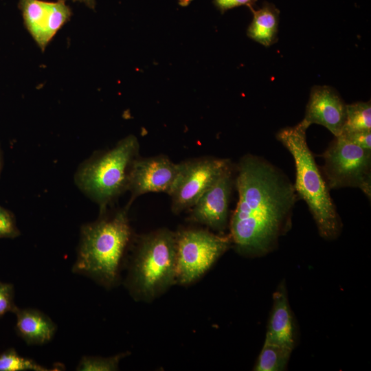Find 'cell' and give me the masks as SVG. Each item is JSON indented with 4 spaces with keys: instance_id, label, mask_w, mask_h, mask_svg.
I'll use <instances>...</instances> for the list:
<instances>
[{
    "instance_id": "cell-21",
    "label": "cell",
    "mask_w": 371,
    "mask_h": 371,
    "mask_svg": "<svg viewBox=\"0 0 371 371\" xmlns=\"http://www.w3.org/2000/svg\"><path fill=\"white\" fill-rule=\"evenodd\" d=\"M17 308L14 302L12 285L0 282V317L8 312L14 313Z\"/></svg>"
},
{
    "instance_id": "cell-1",
    "label": "cell",
    "mask_w": 371,
    "mask_h": 371,
    "mask_svg": "<svg viewBox=\"0 0 371 371\" xmlns=\"http://www.w3.org/2000/svg\"><path fill=\"white\" fill-rule=\"evenodd\" d=\"M238 199L229 221L232 247L247 258L273 251L292 225L293 184L265 159L247 154L235 166Z\"/></svg>"
},
{
    "instance_id": "cell-10",
    "label": "cell",
    "mask_w": 371,
    "mask_h": 371,
    "mask_svg": "<svg viewBox=\"0 0 371 371\" xmlns=\"http://www.w3.org/2000/svg\"><path fill=\"white\" fill-rule=\"evenodd\" d=\"M181 168L164 155L150 157H138L135 161L128 191L131 193V203L140 195L149 192L169 194Z\"/></svg>"
},
{
    "instance_id": "cell-7",
    "label": "cell",
    "mask_w": 371,
    "mask_h": 371,
    "mask_svg": "<svg viewBox=\"0 0 371 371\" xmlns=\"http://www.w3.org/2000/svg\"><path fill=\"white\" fill-rule=\"evenodd\" d=\"M323 177L329 189H360L371 198V151L335 137L323 153Z\"/></svg>"
},
{
    "instance_id": "cell-25",
    "label": "cell",
    "mask_w": 371,
    "mask_h": 371,
    "mask_svg": "<svg viewBox=\"0 0 371 371\" xmlns=\"http://www.w3.org/2000/svg\"><path fill=\"white\" fill-rule=\"evenodd\" d=\"M0 168H1V155H0Z\"/></svg>"
},
{
    "instance_id": "cell-4",
    "label": "cell",
    "mask_w": 371,
    "mask_h": 371,
    "mask_svg": "<svg viewBox=\"0 0 371 371\" xmlns=\"http://www.w3.org/2000/svg\"><path fill=\"white\" fill-rule=\"evenodd\" d=\"M176 232L161 228L142 236L126 280L132 296L151 301L176 284Z\"/></svg>"
},
{
    "instance_id": "cell-24",
    "label": "cell",
    "mask_w": 371,
    "mask_h": 371,
    "mask_svg": "<svg viewBox=\"0 0 371 371\" xmlns=\"http://www.w3.org/2000/svg\"><path fill=\"white\" fill-rule=\"evenodd\" d=\"M65 1V0H60ZM74 1H78L85 3L87 7L91 9H94L95 6V0H72Z\"/></svg>"
},
{
    "instance_id": "cell-12",
    "label": "cell",
    "mask_w": 371,
    "mask_h": 371,
    "mask_svg": "<svg viewBox=\"0 0 371 371\" xmlns=\"http://www.w3.org/2000/svg\"><path fill=\"white\" fill-rule=\"evenodd\" d=\"M346 115V104L333 87H312L306 113L302 120L308 127L317 124L326 127L335 137L341 135Z\"/></svg>"
},
{
    "instance_id": "cell-13",
    "label": "cell",
    "mask_w": 371,
    "mask_h": 371,
    "mask_svg": "<svg viewBox=\"0 0 371 371\" xmlns=\"http://www.w3.org/2000/svg\"><path fill=\"white\" fill-rule=\"evenodd\" d=\"M272 300L265 339L293 350L297 341V328L284 280L277 286Z\"/></svg>"
},
{
    "instance_id": "cell-22",
    "label": "cell",
    "mask_w": 371,
    "mask_h": 371,
    "mask_svg": "<svg viewBox=\"0 0 371 371\" xmlns=\"http://www.w3.org/2000/svg\"><path fill=\"white\" fill-rule=\"evenodd\" d=\"M341 136L359 147L371 151V131L341 134Z\"/></svg>"
},
{
    "instance_id": "cell-18",
    "label": "cell",
    "mask_w": 371,
    "mask_h": 371,
    "mask_svg": "<svg viewBox=\"0 0 371 371\" xmlns=\"http://www.w3.org/2000/svg\"><path fill=\"white\" fill-rule=\"evenodd\" d=\"M49 371L47 367L19 355L14 349L0 354V371Z\"/></svg>"
},
{
    "instance_id": "cell-9",
    "label": "cell",
    "mask_w": 371,
    "mask_h": 371,
    "mask_svg": "<svg viewBox=\"0 0 371 371\" xmlns=\"http://www.w3.org/2000/svg\"><path fill=\"white\" fill-rule=\"evenodd\" d=\"M234 175L232 164L190 209L188 221L223 234L229 226V204L235 183Z\"/></svg>"
},
{
    "instance_id": "cell-14",
    "label": "cell",
    "mask_w": 371,
    "mask_h": 371,
    "mask_svg": "<svg viewBox=\"0 0 371 371\" xmlns=\"http://www.w3.org/2000/svg\"><path fill=\"white\" fill-rule=\"evenodd\" d=\"M16 330L28 345H43L50 341L56 331L55 323L44 313L34 308H19Z\"/></svg>"
},
{
    "instance_id": "cell-17",
    "label": "cell",
    "mask_w": 371,
    "mask_h": 371,
    "mask_svg": "<svg viewBox=\"0 0 371 371\" xmlns=\"http://www.w3.org/2000/svg\"><path fill=\"white\" fill-rule=\"evenodd\" d=\"M371 131V104L357 102L346 104V115L341 134Z\"/></svg>"
},
{
    "instance_id": "cell-19",
    "label": "cell",
    "mask_w": 371,
    "mask_h": 371,
    "mask_svg": "<svg viewBox=\"0 0 371 371\" xmlns=\"http://www.w3.org/2000/svg\"><path fill=\"white\" fill-rule=\"evenodd\" d=\"M128 355L122 352L109 357L85 356L77 367L78 371H114L118 370L120 361Z\"/></svg>"
},
{
    "instance_id": "cell-15",
    "label": "cell",
    "mask_w": 371,
    "mask_h": 371,
    "mask_svg": "<svg viewBox=\"0 0 371 371\" xmlns=\"http://www.w3.org/2000/svg\"><path fill=\"white\" fill-rule=\"evenodd\" d=\"M253 19L247 34L252 40L265 47H269L278 41L279 10L272 3L265 2L258 10L251 8Z\"/></svg>"
},
{
    "instance_id": "cell-3",
    "label": "cell",
    "mask_w": 371,
    "mask_h": 371,
    "mask_svg": "<svg viewBox=\"0 0 371 371\" xmlns=\"http://www.w3.org/2000/svg\"><path fill=\"white\" fill-rule=\"evenodd\" d=\"M308 128L301 121L294 126L280 129L276 137L294 160L295 181L293 186L297 198L306 203L319 236L325 240H333L341 234L343 225L330 189L308 146Z\"/></svg>"
},
{
    "instance_id": "cell-5",
    "label": "cell",
    "mask_w": 371,
    "mask_h": 371,
    "mask_svg": "<svg viewBox=\"0 0 371 371\" xmlns=\"http://www.w3.org/2000/svg\"><path fill=\"white\" fill-rule=\"evenodd\" d=\"M137 138L129 135L113 148L98 153L78 169L75 182L100 207V214L128 191L133 164L139 157Z\"/></svg>"
},
{
    "instance_id": "cell-16",
    "label": "cell",
    "mask_w": 371,
    "mask_h": 371,
    "mask_svg": "<svg viewBox=\"0 0 371 371\" xmlns=\"http://www.w3.org/2000/svg\"><path fill=\"white\" fill-rule=\"evenodd\" d=\"M293 350L265 339L253 370L255 371H283L287 368Z\"/></svg>"
},
{
    "instance_id": "cell-6",
    "label": "cell",
    "mask_w": 371,
    "mask_h": 371,
    "mask_svg": "<svg viewBox=\"0 0 371 371\" xmlns=\"http://www.w3.org/2000/svg\"><path fill=\"white\" fill-rule=\"evenodd\" d=\"M176 284L187 285L201 278L230 247L229 234L200 228L176 232Z\"/></svg>"
},
{
    "instance_id": "cell-20",
    "label": "cell",
    "mask_w": 371,
    "mask_h": 371,
    "mask_svg": "<svg viewBox=\"0 0 371 371\" xmlns=\"http://www.w3.org/2000/svg\"><path fill=\"white\" fill-rule=\"evenodd\" d=\"M19 234L13 215L0 205V237L14 238Z\"/></svg>"
},
{
    "instance_id": "cell-8",
    "label": "cell",
    "mask_w": 371,
    "mask_h": 371,
    "mask_svg": "<svg viewBox=\"0 0 371 371\" xmlns=\"http://www.w3.org/2000/svg\"><path fill=\"white\" fill-rule=\"evenodd\" d=\"M181 168L169 196L174 214L189 210L232 164L229 159L205 157L180 162Z\"/></svg>"
},
{
    "instance_id": "cell-23",
    "label": "cell",
    "mask_w": 371,
    "mask_h": 371,
    "mask_svg": "<svg viewBox=\"0 0 371 371\" xmlns=\"http://www.w3.org/2000/svg\"><path fill=\"white\" fill-rule=\"evenodd\" d=\"M257 0H214V5L224 13L225 11L240 5H247L250 9Z\"/></svg>"
},
{
    "instance_id": "cell-11",
    "label": "cell",
    "mask_w": 371,
    "mask_h": 371,
    "mask_svg": "<svg viewBox=\"0 0 371 371\" xmlns=\"http://www.w3.org/2000/svg\"><path fill=\"white\" fill-rule=\"evenodd\" d=\"M19 8L25 27L43 51L71 15L69 7L60 0H19Z\"/></svg>"
},
{
    "instance_id": "cell-2",
    "label": "cell",
    "mask_w": 371,
    "mask_h": 371,
    "mask_svg": "<svg viewBox=\"0 0 371 371\" xmlns=\"http://www.w3.org/2000/svg\"><path fill=\"white\" fill-rule=\"evenodd\" d=\"M129 205L82 226L74 273L84 275L106 288L116 283L120 265L131 236Z\"/></svg>"
}]
</instances>
